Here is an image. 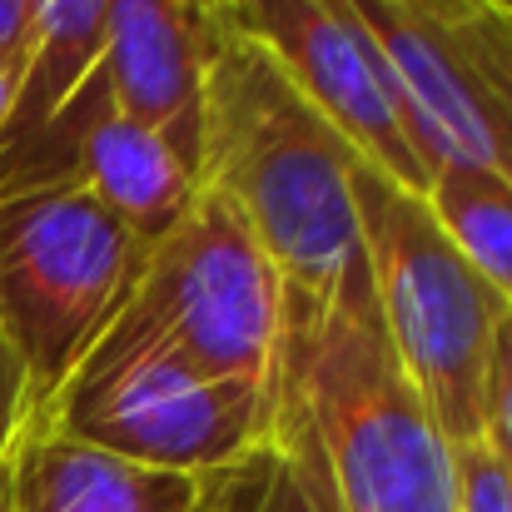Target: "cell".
<instances>
[{
	"label": "cell",
	"instance_id": "cell-20",
	"mask_svg": "<svg viewBox=\"0 0 512 512\" xmlns=\"http://www.w3.org/2000/svg\"><path fill=\"white\" fill-rule=\"evenodd\" d=\"M179 5H184L189 25L199 30V40H204V50H209V40L219 35V20H224V0H179Z\"/></svg>",
	"mask_w": 512,
	"mask_h": 512
},
{
	"label": "cell",
	"instance_id": "cell-8",
	"mask_svg": "<svg viewBox=\"0 0 512 512\" xmlns=\"http://www.w3.org/2000/svg\"><path fill=\"white\" fill-rule=\"evenodd\" d=\"M219 30L264 45L368 170L428 194L433 174L418 155L398 80L353 0H224Z\"/></svg>",
	"mask_w": 512,
	"mask_h": 512
},
{
	"label": "cell",
	"instance_id": "cell-10",
	"mask_svg": "<svg viewBox=\"0 0 512 512\" xmlns=\"http://www.w3.org/2000/svg\"><path fill=\"white\" fill-rule=\"evenodd\" d=\"M209 478L90 448L30 418L10 448V512H194Z\"/></svg>",
	"mask_w": 512,
	"mask_h": 512
},
{
	"label": "cell",
	"instance_id": "cell-7",
	"mask_svg": "<svg viewBox=\"0 0 512 512\" xmlns=\"http://www.w3.org/2000/svg\"><path fill=\"white\" fill-rule=\"evenodd\" d=\"M373 30L428 174L483 170L512 184V5L353 0Z\"/></svg>",
	"mask_w": 512,
	"mask_h": 512
},
{
	"label": "cell",
	"instance_id": "cell-16",
	"mask_svg": "<svg viewBox=\"0 0 512 512\" xmlns=\"http://www.w3.org/2000/svg\"><path fill=\"white\" fill-rule=\"evenodd\" d=\"M25 423H30V383H25V368L0 329V463L10 458Z\"/></svg>",
	"mask_w": 512,
	"mask_h": 512
},
{
	"label": "cell",
	"instance_id": "cell-9",
	"mask_svg": "<svg viewBox=\"0 0 512 512\" xmlns=\"http://www.w3.org/2000/svg\"><path fill=\"white\" fill-rule=\"evenodd\" d=\"M100 75L115 110L160 130L199 170L204 40L179 0H105Z\"/></svg>",
	"mask_w": 512,
	"mask_h": 512
},
{
	"label": "cell",
	"instance_id": "cell-13",
	"mask_svg": "<svg viewBox=\"0 0 512 512\" xmlns=\"http://www.w3.org/2000/svg\"><path fill=\"white\" fill-rule=\"evenodd\" d=\"M254 512H343L334 473L294 408L274 413V438L259 453Z\"/></svg>",
	"mask_w": 512,
	"mask_h": 512
},
{
	"label": "cell",
	"instance_id": "cell-17",
	"mask_svg": "<svg viewBox=\"0 0 512 512\" xmlns=\"http://www.w3.org/2000/svg\"><path fill=\"white\" fill-rule=\"evenodd\" d=\"M254 478H259V458L234 473H214L194 512H254Z\"/></svg>",
	"mask_w": 512,
	"mask_h": 512
},
{
	"label": "cell",
	"instance_id": "cell-15",
	"mask_svg": "<svg viewBox=\"0 0 512 512\" xmlns=\"http://www.w3.org/2000/svg\"><path fill=\"white\" fill-rule=\"evenodd\" d=\"M483 443L512 468V309L503 314L483 378Z\"/></svg>",
	"mask_w": 512,
	"mask_h": 512
},
{
	"label": "cell",
	"instance_id": "cell-11",
	"mask_svg": "<svg viewBox=\"0 0 512 512\" xmlns=\"http://www.w3.org/2000/svg\"><path fill=\"white\" fill-rule=\"evenodd\" d=\"M100 50H105V0H30L25 80L0 130V174L95 80Z\"/></svg>",
	"mask_w": 512,
	"mask_h": 512
},
{
	"label": "cell",
	"instance_id": "cell-18",
	"mask_svg": "<svg viewBox=\"0 0 512 512\" xmlns=\"http://www.w3.org/2000/svg\"><path fill=\"white\" fill-rule=\"evenodd\" d=\"M30 35V0H0V55L20 50Z\"/></svg>",
	"mask_w": 512,
	"mask_h": 512
},
{
	"label": "cell",
	"instance_id": "cell-19",
	"mask_svg": "<svg viewBox=\"0 0 512 512\" xmlns=\"http://www.w3.org/2000/svg\"><path fill=\"white\" fill-rule=\"evenodd\" d=\"M20 80H25V45L0 55V130H5V120H10V110H15Z\"/></svg>",
	"mask_w": 512,
	"mask_h": 512
},
{
	"label": "cell",
	"instance_id": "cell-1",
	"mask_svg": "<svg viewBox=\"0 0 512 512\" xmlns=\"http://www.w3.org/2000/svg\"><path fill=\"white\" fill-rule=\"evenodd\" d=\"M358 155L264 45L219 30L204 50L199 184L219 189L264 244L284 289V334L314 319L363 254Z\"/></svg>",
	"mask_w": 512,
	"mask_h": 512
},
{
	"label": "cell",
	"instance_id": "cell-14",
	"mask_svg": "<svg viewBox=\"0 0 512 512\" xmlns=\"http://www.w3.org/2000/svg\"><path fill=\"white\" fill-rule=\"evenodd\" d=\"M458 512H512V468L478 438L453 453Z\"/></svg>",
	"mask_w": 512,
	"mask_h": 512
},
{
	"label": "cell",
	"instance_id": "cell-5",
	"mask_svg": "<svg viewBox=\"0 0 512 512\" xmlns=\"http://www.w3.org/2000/svg\"><path fill=\"white\" fill-rule=\"evenodd\" d=\"M105 334L165 343L204 373L264 393L279 413L284 289L244 214L209 184L150 244L145 274Z\"/></svg>",
	"mask_w": 512,
	"mask_h": 512
},
{
	"label": "cell",
	"instance_id": "cell-4",
	"mask_svg": "<svg viewBox=\"0 0 512 512\" xmlns=\"http://www.w3.org/2000/svg\"><path fill=\"white\" fill-rule=\"evenodd\" d=\"M145 259L150 244L75 179L0 194V329L25 368L30 418L120 319Z\"/></svg>",
	"mask_w": 512,
	"mask_h": 512
},
{
	"label": "cell",
	"instance_id": "cell-2",
	"mask_svg": "<svg viewBox=\"0 0 512 512\" xmlns=\"http://www.w3.org/2000/svg\"><path fill=\"white\" fill-rule=\"evenodd\" d=\"M279 408L309 423L343 512H458L453 448L388 343L363 254L329 304L284 334Z\"/></svg>",
	"mask_w": 512,
	"mask_h": 512
},
{
	"label": "cell",
	"instance_id": "cell-22",
	"mask_svg": "<svg viewBox=\"0 0 512 512\" xmlns=\"http://www.w3.org/2000/svg\"><path fill=\"white\" fill-rule=\"evenodd\" d=\"M503 5H512V0H503Z\"/></svg>",
	"mask_w": 512,
	"mask_h": 512
},
{
	"label": "cell",
	"instance_id": "cell-12",
	"mask_svg": "<svg viewBox=\"0 0 512 512\" xmlns=\"http://www.w3.org/2000/svg\"><path fill=\"white\" fill-rule=\"evenodd\" d=\"M423 199L463 259L512 304V184L483 170L438 165Z\"/></svg>",
	"mask_w": 512,
	"mask_h": 512
},
{
	"label": "cell",
	"instance_id": "cell-21",
	"mask_svg": "<svg viewBox=\"0 0 512 512\" xmlns=\"http://www.w3.org/2000/svg\"><path fill=\"white\" fill-rule=\"evenodd\" d=\"M0 512H10V458L0 463Z\"/></svg>",
	"mask_w": 512,
	"mask_h": 512
},
{
	"label": "cell",
	"instance_id": "cell-3",
	"mask_svg": "<svg viewBox=\"0 0 512 512\" xmlns=\"http://www.w3.org/2000/svg\"><path fill=\"white\" fill-rule=\"evenodd\" d=\"M353 209L388 343L423 393L443 443L458 453L483 438L488 353L512 304L463 259L423 194L363 160L353 170Z\"/></svg>",
	"mask_w": 512,
	"mask_h": 512
},
{
	"label": "cell",
	"instance_id": "cell-6",
	"mask_svg": "<svg viewBox=\"0 0 512 512\" xmlns=\"http://www.w3.org/2000/svg\"><path fill=\"white\" fill-rule=\"evenodd\" d=\"M60 433L145 468L214 478L254 463L274 438V403L224 383L165 343L105 334L60 398L35 413Z\"/></svg>",
	"mask_w": 512,
	"mask_h": 512
}]
</instances>
